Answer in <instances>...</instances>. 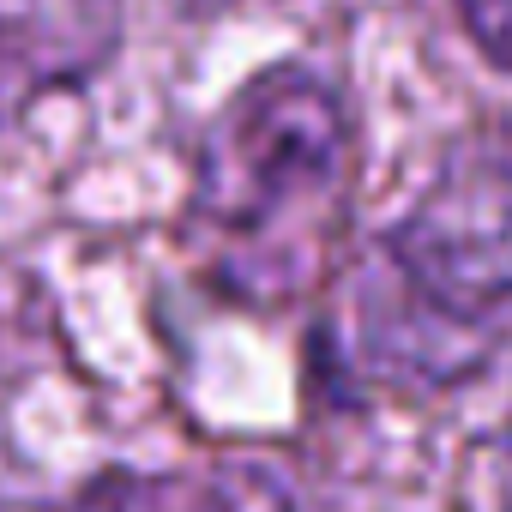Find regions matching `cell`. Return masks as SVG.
I'll return each instance as SVG.
<instances>
[{"label": "cell", "mask_w": 512, "mask_h": 512, "mask_svg": "<svg viewBox=\"0 0 512 512\" xmlns=\"http://www.w3.org/2000/svg\"><path fill=\"white\" fill-rule=\"evenodd\" d=\"M350 169L344 103L296 67L260 73L211 121L199 211L229 235H266L338 199Z\"/></svg>", "instance_id": "6da1fadb"}, {"label": "cell", "mask_w": 512, "mask_h": 512, "mask_svg": "<svg viewBox=\"0 0 512 512\" xmlns=\"http://www.w3.org/2000/svg\"><path fill=\"white\" fill-rule=\"evenodd\" d=\"M392 266L452 320L512 302V169L476 163L434 181L392 229Z\"/></svg>", "instance_id": "7a4b0ae2"}, {"label": "cell", "mask_w": 512, "mask_h": 512, "mask_svg": "<svg viewBox=\"0 0 512 512\" xmlns=\"http://www.w3.org/2000/svg\"><path fill=\"white\" fill-rule=\"evenodd\" d=\"M121 49V0H0V109L91 79Z\"/></svg>", "instance_id": "3957f363"}, {"label": "cell", "mask_w": 512, "mask_h": 512, "mask_svg": "<svg viewBox=\"0 0 512 512\" xmlns=\"http://www.w3.org/2000/svg\"><path fill=\"white\" fill-rule=\"evenodd\" d=\"M193 512H296V488L278 464L260 458H229L205 476Z\"/></svg>", "instance_id": "277c9868"}, {"label": "cell", "mask_w": 512, "mask_h": 512, "mask_svg": "<svg viewBox=\"0 0 512 512\" xmlns=\"http://www.w3.org/2000/svg\"><path fill=\"white\" fill-rule=\"evenodd\" d=\"M452 7H458L470 43H476L494 67L512 73V0H452Z\"/></svg>", "instance_id": "5b68a950"}, {"label": "cell", "mask_w": 512, "mask_h": 512, "mask_svg": "<svg viewBox=\"0 0 512 512\" xmlns=\"http://www.w3.org/2000/svg\"><path fill=\"white\" fill-rule=\"evenodd\" d=\"M506 506H512V488H506Z\"/></svg>", "instance_id": "8992f818"}]
</instances>
